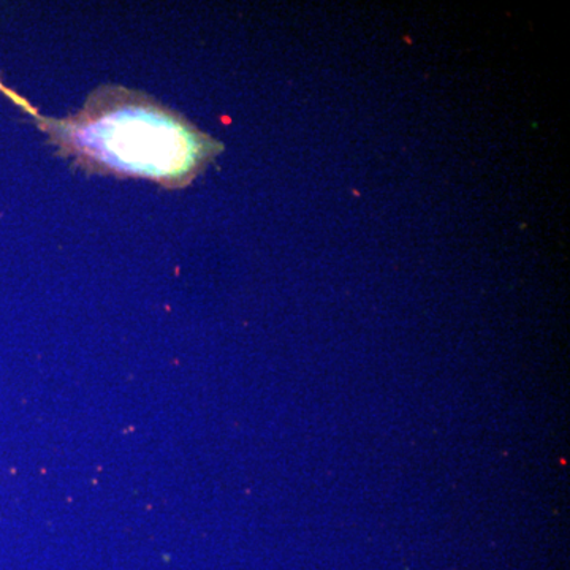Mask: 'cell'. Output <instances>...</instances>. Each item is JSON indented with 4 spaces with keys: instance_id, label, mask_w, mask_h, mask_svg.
I'll list each match as a JSON object with an SVG mask.
<instances>
[{
    "instance_id": "cell-1",
    "label": "cell",
    "mask_w": 570,
    "mask_h": 570,
    "mask_svg": "<svg viewBox=\"0 0 570 570\" xmlns=\"http://www.w3.org/2000/svg\"><path fill=\"white\" fill-rule=\"evenodd\" d=\"M59 154L91 174L151 179L184 187L223 151L175 111L145 94L102 86L77 115L43 119Z\"/></svg>"
}]
</instances>
